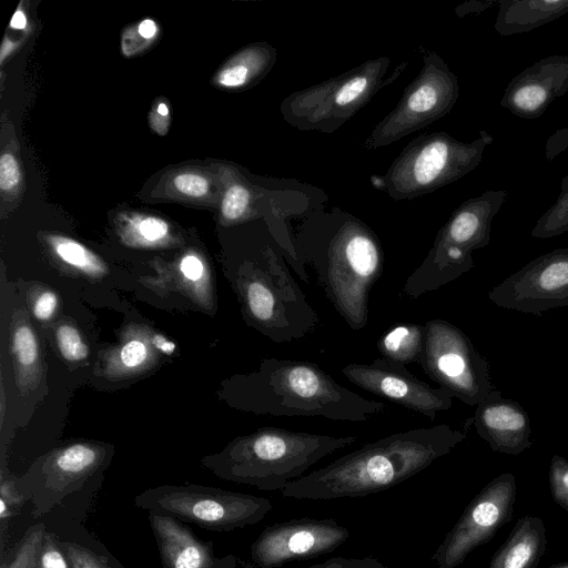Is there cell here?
Masks as SVG:
<instances>
[{"label": "cell", "instance_id": "cell-12", "mask_svg": "<svg viewBox=\"0 0 568 568\" xmlns=\"http://www.w3.org/2000/svg\"><path fill=\"white\" fill-rule=\"evenodd\" d=\"M495 305L525 314L568 306V247L545 253L488 292Z\"/></svg>", "mask_w": 568, "mask_h": 568}, {"label": "cell", "instance_id": "cell-6", "mask_svg": "<svg viewBox=\"0 0 568 568\" xmlns=\"http://www.w3.org/2000/svg\"><path fill=\"white\" fill-rule=\"evenodd\" d=\"M507 197L505 190H488L455 209L420 265L406 278L403 293L418 298L469 272L473 252L489 244L491 222Z\"/></svg>", "mask_w": 568, "mask_h": 568}, {"label": "cell", "instance_id": "cell-25", "mask_svg": "<svg viewBox=\"0 0 568 568\" xmlns=\"http://www.w3.org/2000/svg\"><path fill=\"white\" fill-rule=\"evenodd\" d=\"M45 532L42 523L31 526L1 568H37Z\"/></svg>", "mask_w": 568, "mask_h": 568}, {"label": "cell", "instance_id": "cell-7", "mask_svg": "<svg viewBox=\"0 0 568 568\" xmlns=\"http://www.w3.org/2000/svg\"><path fill=\"white\" fill-rule=\"evenodd\" d=\"M389 65L388 57H379L292 92L281 102L280 113L300 131L334 133L402 72L400 68L386 78Z\"/></svg>", "mask_w": 568, "mask_h": 568}, {"label": "cell", "instance_id": "cell-31", "mask_svg": "<svg viewBox=\"0 0 568 568\" xmlns=\"http://www.w3.org/2000/svg\"><path fill=\"white\" fill-rule=\"evenodd\" d=\"M17 357L22 365H31L38 357L37 339L30 327L23 325L17 328L13 337Z\"/></svg>", "mask_w": 568, "mask_h": 568}, {"label": "cell", "instance_id": "cell-46", "mask_svg": "<svg viewBox=\"0 0 568 568\" xmlns=\"http://www.w3.org/2000/svg\"><path fill=\"white\" fill-rule=\"evenodd\" d=\"M245 568H256V567H254V566H246Z\"/></svg>", "mask_w": 568, "mask_h": 568}, {"label": "cell", "instance_id": "cell-9", "mask_svg": "<svg viewBox=\"0 0 568 568\" xmlns=\"http://www.w3.org/2000/svg\"><path fill=\"white\" fill-rule=\"evenodd\" d=\"M422 68L398 103L371 131L363 145L375 150L429 126L447 115L459 98L458 79L436 52L419 47Z\"/></svg>", "mask_w": 568, "mask_h": 568}, {"label": "cell", "instance_id": "cell-15", "mask_svg": "<svg viewBox=\"0 0 568 568\" xmlns=\"http://www.w3.org/2000/svg\"><path fill=\"white\" fill-rule=\"evenodd\" d=\"M568 92V54L536 61L511 79L500 105L521 119L541 116L550 104Z\"/></svg>", "mask_w": 568, "mask_h": 568}, {"label": "cell", "instance_id": "cell-16", "mask_svg": "<svg viewBox=\"0 0 568 568\" xmlns=\"http://www.w3.org/2000/svg\"><path fill=\"white\" fill-rule=\"evenodd\" d=\"M470 422L493 452L519 455L534 444L527 412L518 402L503 397L497 388L477 405Z\"/></svg>", "mask_w": 568, "mask_h": 568}, {"label": "cell", "instance_id": "cell-26", "mask_svg": "<svg viewBox=\"0 0 568 568\" xmlns=\"http://www.w3.org/2000/svg\"><path fill=\"white\" fill-rule=\"evenodd\" d=\"M58 542L70 565V568H118L115 566L116 561L109 559L106 556L94 551L82 544L75 541H62L59 539Z\"/></svg>", "mask_w": 568, "mask_h": 568}, {"label": "cell", "instance_id": "cell-45", "mask_svg": "<svg viewBox=\"0 0 568 568\" xmlns=\"http://www.w3.org/2000/svg\"><path fill=\"white\" fill-rule=\"evenodd\" d=\"M546 568H568V561H564V562H560V564H555V565L546 567Z\"/></svg>", "mask_w": 568, "mask_h": 568}, {"label": "cell", "instance_id": "cell-32", "mask_svg": "<svg viewBox=\"0 0 568 568\" xmlns=\"http://www.w3.org/2000/svg\"><path fill=\"white\" fill-rule=\"evenodd\" d=\"M37 568H70L58 538L52 532H45Z\"/></svg>", "mask_w": 568, "mask_h": 568}, {"label": "cell", "instance_id": "cell-43", "mask_svg": "<svg viewBox=\"0 0 568 568\" xmlns=\"http://www.w3.org/2000/svg\"><path fill=\"white\" fill-rule=\"evenodd\" d=\"M10 27L16 30H23L27 27V18L21 10L14 12L10 21Z\"/></svg>", "mask_w": 568, "mask_h": 568}, {"label": "cell", "instance_id": "cell-30", "mask_svg": "<svg viewBox=\"0 0 568 568\" xmlns=\"http://www.w3.org/2000/svg\"><path fill=\"white\" fill-rule=\"evenodd\" d=\"M57 341L62 356L69 361H81L88 356L89 349L78 329L62 325L57 331Z\"/></svg>", "mask_w": 568, "mask_h": 568}, {"label": "cell", "instance_id": "cell-37", "mask_svg": "<svg viewBox=\"0 0 568 568\" xmlns=\"http://www.w3.org/2000/svg\"><path fill=\"white\" fill-rule=\"evenodd\" d=\"M568 148V126L556 131L546 142L545 154L548 161L554 159Z\"/></svg>", "mask_w": 568, "mask_h": 568}, {"label": "cell", "instance_id": "cell-19", "mask_svg": "<svg viewBox=\"0 0 568 568\" xmlns=\"http://www.w3.org/2000/svg\"><path fill=\"white\" fill-rule=\"evenodd\" d=\"M546 548L544 520L539 516H523L496 550L487 568H537Z\"/></svg>", "mask_w": 568, "mask_h": 568}, {"label": "cell", "instance_id": "cell-8", "mask_svg": "<svg viewBox=\"0 0 568 568\" xmlns=\"http://www.w3.org/2000/svg\"><path fill=\"white\" fill-rule=\"evenodd\" d=\"M133 501L149 513L217 532L255 525L272 509L271 501L264 497L196 485L150 488Z\"/></svg>", "mask_w": 568, "mask_h": 568}, {"label": "cell", "instance_id": "cell-20", "mask_svg": "<svg viewBox=\"0 0 568 568\" xmlns=\"http://www.w3.org/2000/svg\"><path fill=\"white\" fill-rule=\"evenodd\" d=\"M494 23L501 36L526 33L568 13V0H497Z\"/></svg>", "mask_w": 568, "mask_h": 568}, {"label": "cell", "instance_id": "cell-34", "mask_svg": "<svg viewBox=\"0 0 568 568\" xmlns=\"http://www.w3.org/2000/svg\"><path fill=\"white\" fill-rule=\"evenodd\" d=\"M306 568H388L375 557L346 558L332 557Z\"/></svg>", "mask_w": 568, "mask_h": 568}, {"label": "cell", "instance_id": "cell-29", "mask_svg": "<svg viewBox=\"0 0 568 568\" xmlns=\"http://www.w3.org/2000/svg\"><path fill=\"white\" fill-rule=\"evenodd\" d=\"M131 233L143 244L158 243L169 233L168 223L155 216H138L130 223Z\"/></svg>", "mask_w": 568, "mask_h": 568}, {"label": "cell", "instance_id": "cell-24", "mask_svg": "<svg viewBox=\"0 0 568 568\" xmlns=\"http://www.w3.org/2000/svg\"><path fill=\"white\" fill-rule=\"evenodd\" d=\"M49 241L55 254L65 263L94 276L104 272L101 261L81 243L64 236H51Z\"/></svg>", "mask_w": 568, "mask_h": 568}, {"label": "cell", "instance_id": "cell-3", "mask_svg": "<svg viewBox=\"0 0 568 568\" xmlns=\"http://www.w3.org/2000/svg\"><path fill=\"white\" fill-rule=\"evenodd\" d=\"M247 406L276 417H323L366 422L387 409L337 383L313 362L266 358L247 379Z\"/></svg>", "mask_w": 568, "mask_h": 568}, {"label": "cell", "instance_id": "cell-36", "mask_svg": "<svg viewBox=\"0 0 568 568\" xmlns=\"http://www.w3.org/2000/svg\"><path fill=\"white\" fill-rule=\"evenodd\" d=\"M148 356L146 346L138 339L128 342L121 351V361L128 367L141 365Z\"/></svg>", "mask_w": 568, "mask_h": 568}, {"label": "cell", "instance_id": "cell-21", "mask_svg": "<svg viewBox=\"0 0 568 568\" xmlns=\"http://www.w3.org/2000/svg\"><path fill=\"white\" fill-rule=\"evenodd\" d=\"M277 50L267 42L237 52L216 74L215 82L227 89L245 88L263 79L273 68Z\"/></svg>", "mask_w": 568, "mask_h": 568}, {"label": "cell", "instance_id": "cell-14", "mask_svg": "<svg viewBox=\"0 0 568 568\" xmlns=\"http://www.w3.org/2000/svg\"><path fill=\"white\" fill-rule=\"evenodd\" d=\"M342 374L357 387L430 420L453 406V397L446 389L430 386L412 374L406 365L383 357L369 364H347Z\"/></svg>", "mask_w": 568, "mask_h": 568}, {"label": "cell", "instance_id": "cell-23", "mask_svg": "<svg viewBox=\"0 0 568 568\" xmlns=\"http://www.w3.org/2000/svg\"><path fill=\"white\" fill-rule=\"evenodd\" d=\"M568 232V174L560 183L555 203L537 220L531 230L535 239H550Z\"/></svg>", "mask_w": 568, "mask_h": 568}, {"label": "cell", "instance_id": "cell-38", "mask_svg": "<svg viewBox=\"0 0 568 568\" xmlns=\"http://www.w3.org/2000/svg\"><path fill=\"white\" fill-rule=\"evenodd\" d=\"M57 307V296L52 292L42 293L36 301L33 313L41 321L49 320Z\"/></svg>", "mask_w": 568, "mask_h": 568}, {"label": "cell", "instance_id": "cell-5", "mask_svg": "<svg viewBox=\"0 0 568 568\" xmlns=\"http://www.w3.org/2000/svg\"><path fill=\"white\" fill-rule=\"evenodd\" d=\"M494 138L485 130L471 142L447 132L417 135L394 159L386 173L369 182L396 201L413 200L460 180L481 162Z\"/></svg>", "mask_w": 568, "mask_h": 568}, {"label": "cell", "instance_id": "cell-41", "mask_svg": "<svg viewBox=\"0 0 568 568\" xmlns=\"http://www.w3.org/2000/svg\"><path fill=\"white\" fill-rule=\"evenodd\" d=\"M138 32L142 38L150 40L158 33V26L152 19H144L140 22Z\"/></svg>", "mask_w": 568, "mask_h": 568}, {"label": "cell", "instance_id": "cell-2", "mask_svg": "<svg viewBox=\"0 0 568 568\" xmlns=\"http://www.w3.org/2000/svg\"><path fill=\"white\" fill-rule=\"evenodd\" d=\"M466 438L446 424L398 432L345 454L288 483L281 494L296 499L358 498L390 489L429 467Z\"/></svg>", "mask_w": 568, "mask_h": 568}, {"label": "cell", "instance_id": "cell-17", "mask_svg": "<svg viewBox=\"0 0 568 568\" xmlns=\"http://www.w3.org/2000/svg\"><path fill=\"white\" fill-rule=\"evenodd\" d=\"M163 568H236L233 555L217 557L214 544L201 540L194 532L171 516L149 513Z\"/></svg>", "mask_w": 568, "mask_h": 568}, {"label": "cell", "instance_id": "cell-1", "mask_svg": "<svg viewBox=\"0 0 568 568\" xmlns=\"http://www.w3.org/2000/svg\"><path fill=\"white\" fill-rule=\"evenodd\" d=\"M292 239L300 262L314 270L337 314L352 329H363L385 262L376 233L353 214L333 209L307 215Z\"/></svg>", "mask_w": 568, "mask_h": 568}, {"label": "cell", "instance_id": "cell-40", "mask_svg": "<svg viewBox=\"0 0 568 568\" xmlns=\"http://www.w3.org/2000/svg\"><path fill=\"white\" fill-rule=\"evenodd\" d=\"M497 4V0H487V1H467L458 6L455 12L459 17H464L469 13H480L490 7Z\"/></svg>", "mask_w": 568, "mask_h": 568}, {"label": "cell", "instance_id": "cell-22", "mask_svg": "<svg viewBox=\"0 0 568 568\" xmlns=\"http://www.w3.org/2000/svg\"><path fill=\"white\" fill-rule=\"evenodd\" d=\"M425 344V325L404 323L385 332L377 341L383 358L403 365L419 363Z\"/></svg>", "mask_w": 568, "mask_h": 568}, {"label": "cell", "instance_id": "cell-27", "mask_svg": "<svg viewBox=\"0 0 568 568\" xmlns=\"http://www.w3.org/2000/svg\"><path fill=\"white\" fill-rule=\"evenodd\" d=\"M548 478L554 501L568 513V459L554 455Z\"/></svg>", "mask_w": 568, "mask_h": 568}, {"label": "cell", "instance_id": "cell-10", "mask_svg": "<svg viewBox=\"0 0 568 568\" xmlns=\"http://www.w3.org/2000/svg\"><path fill=\"white\" fill-rule=\"evenodd\" d=\"M424 325L425 344L418 365L452 397L477 406L495 388L488 361L450 322L434 318Z\"/></svg>", "mask_w": 568, "mask_h": 568}, {"label": "cell", "instance_id": "cell-18", "mask_svg": "<svg viewBox=\"0 0 568 568\" xmlns=\"http://www.w3.org/2000/svg\"><path fill=\"white\" fill-rule=\"evenodd\" d=\"M99 457V452L85 444H74L62 449L54 458L43 491L33 498L37 514L48 511L71 494L72 488H77L80 480L97 467Z\"/></svg>", "mask_w": 568, "mask_h": 568}, {"label": "cell", "instance_id": "cell-44", "mask_svg": "<svg viewBox=\"0 0 568 568\" xmlns=\"http://www.w3.org/2000/svg\"><path fill=\"white\" fill-rule=\"evenodd\" d=\"M158 113H159V115H162L164 118H166L169 115V109L165 103H160L158 105Z\"/></svg>", "mask_w": 568, "mask_h": 568}, {"label": "cell", "instance_id": "cell-28", "mask_svg": "<svg viewBox=\"0 0 568 568\" xmlns=\"http://www.w3.org/2000/svg\"><path fill=\"white\" fill-rule=\"evenodd\" d=\"M251 200L250 190L242 184L231 185L223 197L221 213L225 221L235 222L243 219L248 212Z\"/></svg>", "mask_w": 568, "mask_h": 568}, {"label": "cell", "instance_id": "cell-42", "mask_svg": "<svg viewBox=\"0 0 568 568\" xmlns=\"http://www.w3.org/2000/svg\"><path fill=\"white\" fill-rule=\"evenodd\" d=\"M152 342L161 352L168 355L172 354L175 349V344L162 335H154Z\"/></svg>", "mask_w": 568, "mask_h": 568}, {"label": "cell", "instance_id": "cell-11", "mask_svg": "<svg viewBox=\"0 0 568 568\" xmlns=\"http://www.w3.org/2000/svg\"><path fill=\"white\" fill-rule=\"evenodd\" d=\"M516 477L501 473L466 506L432 556L433 568H456L477 547L489 542L514 517Z\"/></svg>", "mask_w": 568, "mask_h": 568}, {"label": "cell", "instance_id": "cell-33", "mask_svg": "<svg viewBox=\"0 0 568 568\" xmlns=\"http://www.w3.org/2000/svg\"><path fill=\"white\" fill-rule=\"evenodd\" d=\"M173 184L179 192L193 197L203 196L209 190L207 180L192 172L178 174L173 180Z\"/></svg>", "mask_w": 568, "mask_h": 568}, {"label": "cell", "instance_id": "cell-13", "mask_svg": "<svg viewBox=\"0 0 568 568\" xmlns=\"http://www.w3.org/2000/svg\"><path fill=\"white\" fill-rule=\"evenodd\" d=\"M348 537V529L331 518L303 517L275 523L253 541L251 560L256 568H280L333 552Z\"/></svg>", "mask_w": 568, "mask_h": 568}, {"label": "cell", "instance_id": "cell-4", "mask_svg": "<svg viewBox=\"0 0 568 568\" xmlns=\"http://www.w3.org/2000/svg\"><path fill=\"white\" fill-rule=\"evenodd\" d=\"M356 440V436L264 427L231 447L215 470L220 477L237 484L265 491L282 490L318 460Z\"/></svg>", "mask_w": 568, "mask_h": 568}, {"label": "cell", "instance_id": "cell-39", "mask_svg": "<svg viewBox=\"0 0 568 568\" xmlns=\"http://www.w3.org/2000/svg\"><path fill=\"white\" fill-rule=\"evenodd\" d=\"M182 274L190 281H197L203 275V264L195 255H186L180 264Z\"/></svg>", "mask_w": 568, "mask_h": 568}, {"label": "cell", "instance_id": "cell-35", "mask_svg": "<svg viewBox=\"0 0 568 568\" xmlns=\"http://www.w3.org/2000/svg\"><path fill=\"white\" fill-rule=\"evenodd\" d=\"M21 179V172L16 158L11 153H3L0 159V187L11 191Z\"/></svg>", "mask_w": 568, "mask_h": 568}]
</instances>
